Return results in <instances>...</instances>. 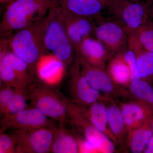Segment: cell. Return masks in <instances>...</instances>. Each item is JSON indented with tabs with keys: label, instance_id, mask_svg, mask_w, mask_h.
<instances>
[{
	"label": "cell",
	"instance_id": "1",
	"mask_svg": "<svg viewBox=\"0 0 153 153\" xmlns=\"http://www.w3.org/2000/svg\"><path fill=\"white\" fill-rule=\"evenodd\" d=\"M57 0H14L8 5L0 24L1 38H8L19 30L43 20Z\"/></svg>",
	"mask_w": 153,
	"mask_h": 153
},
{
	"label": "cell",
	"instance_id": "2",
	"mask_svg": "<svg viewBox=\"0 0 153 153\" xmlns=\"http://www.w3.org/2000/svg\"><path fill=\"white\" fill-rule=\"evenodd\" d=\"M25 88L31 107L38 108L57 123L59 128H66L68 123L67 98L53 86L36 77Z\"/></svg>",
	"mask_w": 153,
	"mask_h": 153
},
{
	"label": "cell",
	"instance_id": "3",
	"mask_svg": "<svg viewBox=\"0 0 153 153\" xmlns=\"http://www.w3.org/2000/svg\"><path fill=\"white\" fill-rule=\"evenodd\" d=\"M45 18L8 38L10 49L27 64L34 78L38 61L47 52L44 42Z\"/></svg>",
	"mask_w": 153,
	"mask_h": 153
},
{
	"label": "cell",
	"instance_id": "4",
	"mask_svg": "<svg viewBox=\"0 0 153 153\" xmlns=\"http://www.w3.org/2000/svg\"><path fill=\"white\" fill-rule=\"evenodd\" d=\"M56 5L50 9L45 18L44 45L47 52L62 61L67 68L75 52L64 24L57 13Z\"/></svg>",
	"mask_w": 153,
	"mask_h": 153
},
{
	"label": "cell",
	"instance_id": "5",
	"mask_svg": "<svg viewBox=\"0 0 153 153\" xmlns=\"http://www.w3.org/2000/svg\"><path fill=\"white\" fill-rule=\"evenodd\" d=\"M106 9L114 19L133 34L150 20L149 4L142 0H111Z\"/></svg>",
	"mask_w": 153,
	"mask_h": 153
},
{
	"label": "cell",
	"instance_id": "6",
	"mask_svg": "<svg viewBox=\"0 0 153 153\" xmlns=\"http://www.w3.org/2000/svg\"><path fill=\"white\" fill-rule=\"evenodd\" d=\"M68 123L79 131L86 141L97 152L112 153L115 147L110 138L92 124L82 108L67 98Z\"/></svg>",
	"mask_w": 153,
	"mask_h": 153
},
{
	"label": "cell",
	"instance_id": "7",
	"mask_svg": "<svg viewBox=\"0 0 153 153\" xmlns=\"http://www.w3.org/2000/svg\"><path fill=\"white\" fill-rule=\"evenodd\" d=\"M57 130L47 128L13 130L16 140V153L51 152Z\"/></svg>",
	"mask_w": 153,
	"mask_h": 153
},
{
	"label": "cell",
	"instance_id": "8",
	"mask_svg": "<svg viewBox=\"0 0 153 153\" xmlns=\"http://www.w3.org/2000/svg\"><path fill=\"white\" fill-rule=\"evenodd\" d=\"M1 131L7 130L33 129L47 128L57 130V123L36 108L31 107L16 114L1 118Z\"/></svg>",
	"mask_w": 153,
	"mask_h": 153
},
{
	"label": "cell",
	"instance_id": "9",
	"mask_svg": "<svg viewBox=\"0 0 153 153\" xmlns=\"http://www.w3.org/2000/svg\"><path fill=\"white\" fill-rule=\"evenodd\" d=\"M68 85L71 101L82 107L88 106L98 101L100 92L94 88L82 74L76 58L68 69Z\"/></svg>",
	"mask_w": 153,
	"mask_h": 153
},
{
	"label": "cell",
	"instance_id": "10",
	"mask_svg": "<svg viewBox=\"0 0 153 153\" xmlns=\"http://www.w3.org/2000/svg\"><path fill=\"white\" fill-rule=\"evenodd\" d=\"M95 19L94 35L105 46L111 54L121 52L128 44V34L115 19Z\"/></svg>",
	"mask_w": 153,
	"mask_h": 153
},
{
	"label": "cell",
	"instance_id": "11",
	"mask_svg": "<svg viewBox=\"0 0 153 153\" xmlns=\"http://www.w3.org/2000/svg\"><path fill=\"white\" fill-rule=\"evenodd\" d=\"M55 9L64 24L76 54L82 41L94 35L95 19L76 16L63 9L59 4Z\"/></svg>",
	"mask_w": 153,
	"mask_h": 153
},
{
	"label": "cell",
	"instance_id": "12",
	"mask_svg": "<svg viewBox=\"0 0 153 153\" xmlns=\"http://www.w3.org/2000/svg\"><path fill=\"white\" fill-rule=\"evenodd\" d=\"M66 69L62 61L51 53L47 52L38 61L36 76L42 82L54 86L63 79Z\"/></svg>",
	"mask_w": 153,
	"mask_h": 153
},
{
	"label": "cell",
	"instance_id": "13",
	"mask_svg": "<svg viewBox=\"0 0 153 153\" xmlns=\"http://www.w3.org/2000/svg\"><path fill=\"white\" fill-rule=\"evenodd\" d=\"M76 55L91 66L103 68L111 54L102 43L92 36L82 41Z\"/></svg>",
	"mask_w": 153,
	"mask_h": 153
},
{
	"label": "cell",
	"instance_id": "14",
	"mask_svg": "<svg viewBox=\"0 0 153 153\" xmlns=\"http://www.w3.org/2000/svg\"><path fill=\"white\" fill-rule=\"evenodd\" d=\"M76 58L82 74L94 88L100 93L110 94L113 92L114 85L112 78L103 68L91 66L80 57Z\"/></svg>",
	"mask_w": 153,
	"mask_h": 153
},
{
	"label": "cell",
	"instance_id": "15",
	"mask_svg": "<svg viewBox=\"0 0 153 153\" xmlns=\"http://www.w3.org/2000/svg\"><path fill=\"white\" fill-rule=\"evenodd\" d=\"M63 9L80 16L96 19L101 17L106 6L100 0H57Z\"/></svg>",
	"mask_w": 153,
	"mask_h": 153
},
{
	"label": "cell",
	"instance_id": "16",
	"mask_svg": "<svg viewBox=\"0 0 153 153\" xmlns=\"http://www.w3.org/2000/svg\"><path fill=\"white\" fill-rule=\"evenodd\" d=\"M128 46L134 52L141 79L153 77V52L145 50L132 35H129Z\"/></svg>",
	"mask_w": 153,
	"mask_h": 153
},
{
	"label": "cell",
	"instance_id": "17",
	"mask_svg": "<svg viewBox=\"0 0 153 153\" xmlns=\"http://www.w3.org/2000/svg\"><path fill=\"white\" fill-rule=\"evenodd\" d=\"M51 152L77 153L79 152V143L66 128H59L55 134Z\"/></svg>",
	"mask_w": 153,
	"mask_h": 153
},
{
	"label": "cell",
	"instance_id": "18",
	"mask_svg": "<svg viewBox=\"0 0 153 153\" xmlns=\"http://www.w3.org/2000/svg\"><path fill=\"white\" fill-rule=\"evenodd\" d=\"M122 112L126 126L130 128L142 125L153 114L145 106L135 104L127 103L122 107Z\"/></svg>",
	"mask_w": 153,
	"mask_h": 153
},
{
	"label": "cell",
	"instance_id": "19",
	"mask_svg": "<svg viewBox=\"0 0 153 153\" xmlns=\"http://www.w3.org/2000/svg\"><path fill=\"white\" fill-rule=\"evenodd\" d=\"M88 106L87 111L85 108H82L91 122L100 131L109 136L110 131L108 129V108L103 103L97 101Z\"/></svg>",
	"mask_w": 153,
	"mask_h": 153
},
{
	"label": "cell",
	"instance_id": "20",
	"mask_svg": "<svg viewBox=\"0 0 153 153\" xmlns=\"http://www.w3.org/2000/svg\"><path fill=\"white\" fill-rule=\"evenodd\" d=\"M153 117L148 119L141 128L134 132L130 141L132 152L140 153L144 152L153 134Z\"/></svg>",
	"mask_w": 153,
	"mask_h": 153
},
{
	"label": "cell",
	"instance_id": "21",
	"mask_svg": "<svg viewBox=\"0 0 153 153\" xmlns=\"http://www.w3.org/2000/svg\"><path fill=\"white\" fill-rule=\"evenodd\" d=\"M130 90L153 114V88L150 84L143 79H135L131 81Z\"/></svg>",
	"mask_w": 153,
	"mask_h": 153
},
{
	"label": "cell",
	"instance_id": "22",
	"mask_svg": "<svg viewBox=\"0 0 153 153\" xmlns=\"http://www.w3.org/2000/svg\"><path fill=\"white\" fill-rule=\"evenodd\" d=\"M110 75L118 83L126 84L131 81V72L123 54L114 57L109 64Z\"/></svg>",
	"mask_w": 153,
	"mask_h": 153
},
{
	"label": "cell",
	"instance_id": "23",
	"mask_svg": "<svg viewBox=\"0 0 153 153\" xmlns=\"http://www.w3.org/2000/svg\"><path fill=\"white\" fill-rule=\"evenodd\" d=\"M108 125L110 130L116 138L121 136L126 124L121 110L115 105L108 107Z\"/></svg>",
	"mask_w": 153,
	"mask_h": 153
},
{
	"label": "cell",
	"instance_id": "24",
	"mask_svg": "<svg viewBox=\"0 0 153 153\" xmlns=\"http://www.w3.org/2000/svg\"><path fill=\"white\" fill-rule=\"evenodd\" d=\"M28 101L26 88L16 89L13 97L7 109L1 116V118L13 115L27 108Z\"/></svg>",
	"mask_w": 153,
	"mask_h": 153
},
{
	"label": "cell",
	"instance_id": "25",
	"mask_svg": "<svg viewBox=\"0 0 153 153\" xmlns=\"http://www.w3.org/2000/svg\"><path fill=\"white\" fill-rule=\"evenodd\" d=\"M131 35L145 50L153 52V20L151 19Z\"/></svg>",
	"mask_w": 153,
	"mask_h": 153
},
{
	"label": "cell",
	"instance_id": "26",
	"mask_svg": "<svg viewBox=\"0 0 153 153\" xmlns=\"http://www.w3.org/2000/svg\"><path fill=\"white\" fill-rule=\"evenodd\" d=\"M124 59L128 65L131 72V81L141 79L134 52L128 46L127 50L123 53Z\"/></svg>",
	"mask_w": 153,
	"mask_h": 153
},
{
	"label": "cell",
	"instance_id": "27",
	"mask_svg": "<svg viewBox=\"0 0 153 153\" xmlns=\"http://www.w3.org/2000/svg\"><path fill=\"white\" fill-rule=\"evenodd\" d=\"M0 133V153H16V140L13 134Z\"/></svg>",
	"mask_w": 153,
	"mask_h": 153
},
{
	"label": "cell",
	"instance_id": "28",
	"mask_svg": "<svg viewBox=\"0 0 153 153\" xmlns=\"http://www.w3.org/2000/svg\"><path fill=\"white\" fill-rule=\"evenodd\" d=\"M16 89L11 86L3 84L0 91V114L1 116L7 109L13 97Z\"/></svg>",
	"mask_w": 153,
	"mask_h": 153
},
{
	"label": "cell",
	"instance_id": "29",
	"mask_svg": "<svg viewBox=\"0 0 153 153\" xmlns=\"http://www.w3.org/2000/svg\"><path fill=\"white\" fill-rule=\"evenodd\" d=\"M144 152L145 153H153V134L149 141L147 146Z\"/></svg>",
	"mask_w": 153,
	"mask_h": 153
},
{
	"label": "cell",
	"instance_id": "30",
	"mask_svg": "<svg viewBox=\"0 0 153 153\" xmlns=\"http://www.w3.org/2000/svg\"><path fill=\"white\" fill-rule=\"evenodd\" d=\"M149 16L151 19L153 20V3L149 4Z\"/></svg>",
	"mask_w": 153,
	"mask_h": 153
},
{
	"label": "cell",
	"instance_id": "31",
	"mask_svg": "<svg viewBox=\"0 0 153 153\" xmlns=\"http://www.w3.org/2000/svg\"><path fill=\"white\" fill-rule=\"evenodd\" d=\"M14 0H0V2L1 4H8L12 2Z\"/></svg>",
	"mask_w": 153,
	"mask_h": 153
},
{
	"label": "cell",
	"instance_id": "32",
	"mask_svg": "<svg viewBox=\"0 0 153 153\" xmlns=\"http://www.w3.org/2000/svg\"><path fill=\"white\" fill-rule=\"evenodd\" d=\"M100 1L102 2L105 5L106 7V6L108 4V3H109L111 0H100Z\"/></svg>",
	"mask_w": 153,
	"mask_h": 153
},
{
	"label": "cell",
	"instance_id": "33",
	"mask_svg": "<svg viewBox=\"0 0 153 153\" xmlns=\"http://www.w3.org/2000/svg\"><path fill=\"white\" fill-rule=\"evenodd\" d=\"M149 4H152L153 3V0H146Z\"/></svg>",
	"mask_w": 153,
	"mask_h": 153
},
{
	"label": "cell",
	"instance_id": "34",
	"mask_svg": "<svg viewBox=\"0 0 153 153\" xmlns=\"http://www.w3.org/2000/svg\"></svg>",
	"mask_w": 153,
	"mask_h": 153
}]
</instances>
